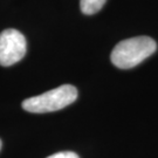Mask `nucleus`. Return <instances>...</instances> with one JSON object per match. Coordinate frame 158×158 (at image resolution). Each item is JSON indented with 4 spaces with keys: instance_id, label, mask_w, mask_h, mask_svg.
Returning <instances> with one entry per match:
<instances>
[{
    "instance_id": "1",
    "label": "nucleus",
    "mask_w": 158,
    "mask_h": 158,
    "mask_svg": "<svg viewBox=\"0 0 158 158\" xmlns=\"http://www.w3.org/2000/svg\"><path fill=\"white\" fill-rule=\"evenodd\" d=\"M157 49V44L150 36H136L123 40L111 52V62L117 68L130 69L143 62Z\"/></svg>"
},
{
    "instance_id": "2",
    "label": "nucleus",
    "mask_w": 158,
    "mask_h": 158,
    "mask_svg": "<svg viewBox=\"0 0 158 158\" xmlns=\"http://www.w3.org/2000/svg\"><path fill=\"white\" fill-rule=\"evenodd\" d=\"M77 98V89L72 85H63L44 94L29 97L23 102L26 111L34 114L52 113L68 107Z\"/></svg>"
},
{
    "instance_id": "3",
    "label": "nucleus",
    "mask_w": 158,
    "mask_h": 158,
    "mask_svg": "<svg viewBox=\"0 0 158 158\" xmlns=\"http://www.w3.org/2000/svg\"><path fill=\"white\" fill-rule=\"evenodd\" d=\"M26 51V39L19 31L10 28L0 33V66L8 67L19 62Z\"/></svg>"
},
{
    "instance_id": "4",
    "label": "nucleus",
    "mask_w": 158,
    "mask_h": 158,
    "mask_svg": "<svg viewBox=\"0 0 158 158\" xmlns=\"http://www.w3.org/2000/svg\"><path fill=\"white\" fill-rule=\"evenodd\" d=\"M107 2V0H80L81 11L85 15H93L101 11V8Z\"/></svg>"
},
{
    "instance_id": "5",
    "label": "nucleus",
    "mask_w": 158,
    "mask_h": 158,
    "mask_svg": "<svg viewBox=\"0 0 158 158\" xmlns=\"http://www.w3.org/2000/svg\"><path fill=\"white\" fill-rule=\"evenodd\" d=\"M47 158H80L77 153L73 151H61V152L54 153L52 156H48Z\"/></svg>"
},
{
    "instance_id": "6",
    "label": "nucleus",
    "mask_w": 158,
    "mask_h": 158,
    "mask_svg": "<svg viewBox=\"0 0 158 158\" xmlns=\"http://www.w3.org/2000/svg\"><path fill=\"white\" fill-rule=\"evenodd\" d=\"M1 147H2V143H1V139H0V150H1Z\"/></svg>"
}]
</instances>
